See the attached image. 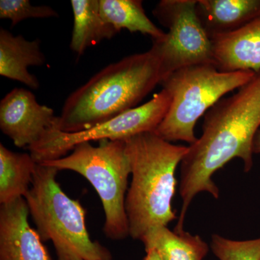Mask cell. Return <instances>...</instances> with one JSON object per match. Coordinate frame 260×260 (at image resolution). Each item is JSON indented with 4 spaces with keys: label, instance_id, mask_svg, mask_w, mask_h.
<instances>
[{
    "label": "cell",
    "instance_id": "13",
    "mask_svg": "<svg viewBox=\"0 0 260 260\" xmlns=\"http://www.w3.org/2000/svg\"><path fill=\"white\" fill-rule=\"evenodd\" d=\"M197 12L210 39L244 26L260 15V0H198Z\"/></svg>",
    "mask_w": 260,
    "mask_h": 260
},
{
    "label": "cell",
    "instance_id": "9",
    "mask_svg": "<svg viewBox=\"0 0 260 260\" xmlns=\"http://www.w3.org/2000/svg\"><path fill=\"white\" fill-rule=\"evenodd\" d=\"M59 116L30 90L15 88L0 102V129L18 148H30L56 127Z\"/></svg>",
    "mask_w": 260,
    "mask_h": 260
},
{
    "label": "cell",
    "instance_id": "14",
    "mask_svg": "<svg viewBox=\"0 0 260 260\" xmlns=\"http://www.w3.org/2000/svg\"><path fill=\"white\" fill-rule=\"evenodd\" d=\"M73 28L70 47L81 56L89 47L112 39L119 31L103 18L99 0H72Z\"/></svg>",
    "mask_w": 260,
    "mask_h": 260
},
{
    "label": "cell",
    "instance_id": "5",
    "mask_svg": "<svg viewBox=\"0 0 260 260\" xmlns=\"http://www.w3.org/2000/svg\"><path fill=\"white\" fill-rule=\"evenodd\" d=\"M252 71L223 73L213 64L186 67L174 72L161 82L170 95V107L155 134L167 141L194 144L198 138L194 127L225 94L239 89L252 79Z\"/></svg>",
    "mask_w": 260,
    "mask_h": 260
},
{
    "label": "cell",
    "instance_id": "15",
    "mask_svg": "<svg viewBox=\"0 0 260 260\" xmlns=\"http://www.w3.org/2000/svg\"><path fill=\"white\" fill-rule=\"evenodd\" d=\"M37 164L30 154L12 151L0 143V204L24 198L31 186Z\"/></svg>",
    "mask_w": 260,
    "mask_h": 260
},
{
    "label": "cell",
    "instance_id": "8",
    "mask_svg": "<svg viewBox=\"0 0 260 260\" xmlns=\"http://www.w3.org/2000/svg\"><path fill=\"white\" fill-rule=\"evenodd\" d=\"M198 0H161L154 16L169 29L153 46L161 60L165 79L174 72L198 64H213L212 44L197 12ZM164 81V80H162Z\"/></svg>",
    "mask_w": 260,
    "mask_h": 260
},
{
    "label": "cell",
    "instance_id": "3",
    "mask_svg": "<svg viewBox=\"0 0 260 260\" xmlns=\"http://www.w3.org/2000/svg\"><path fill=\"white\" fill-rule=\"evenodd\" d=\"M132 181L125 199L129 236L141 240L150 230L177 219L172 209L176 169L188 147L172 144L154 132L124 140Z\"/></svg>",
    "mask_w": 260,
    "mask_h": 260
},
{
    "label": "cell",
    "instance_id": "7",
    "mask_svg": "<svg viewBox=\"0 0 260 260\" xmlns=\"http://www.w3.org/2000/svg\"><path fill=\"white\" fill-rule=\"evenodd\" d=\"M169 92L162 89L149 102L122 113L112 119L79 133H66L54 127L29 151L37 164L56 160L80 143L101 140H124L134 135L154 132L170 107Z\"/></svg>",
    "mask_w": 260,
    "mask_h": 260
},
{
    "label": "cell",
    "instance_id": "20",
    "mask_svg": "<svg viewBox=\"0 0 260 260\" xmlns=\"http://www.w3.org/2000/svg\"><path fill=\"white\" fill-rule=\"evenodd\" d=\"M145 251H146V255L143 260H164L155 249H145Z\"/></svg>",
    "mask_w": 260,
    "mask_h": 260
},
{
    "label": "cell",
    "instance_id": "18",
    "mask_svg": "<svg viewBox=\"0 0 260 260\" xmlns=\"http://www.w3.org/2000/svg\"><path fill=\"white\" fill-rule=\"evenodd\" d=\"M210 246L219 260H260V238L234 241L213 234Z\"/></svg>",
    "mask_w": 260,
    "mask_h": 260
},
{
    "label": "cell",
    "instance_id": "2",
    "mask_svg": "<svg viewBox=\"0 0 260 260\" xmlns=\"http://www.w3.org/2000/svg\"><path fill=\"white\" fill-rule=\"evenodd\" d=\"M165 80L153 47L108 65L65 101L57 129L79 133L134 109Z\"/></svg>",
    "mask_w": 260,
    "mask_h": 260
},
{
    "label": "cell",
    "instance_id": "16",
    "mask_svg": "<svg viewBox=\"0 0 260 260\" xmlns=\"http://www.w3.org/2000/svg\"><path fill=\"white\" fill-rule=\"evenodd\" d=\"M140 241L145 249H155L164 260H203L209 251L200 236L172 232L167 226L154 228Z\"/></svg>",
    "mask_w": 260,
    "mask_h": 260
},
{
    "label": "cell",
    "instance_id": "21",
    "mask_svg": "<svg viewBox=\"0 0 260 260\" xmlns=\"http://www.w3.org/2000/svg\"><path fill=\"white\" fill-rule=\"evenodd\" d=\"M252 151L254 154H260V129L258 130L254 142H253Z\"/></svg>",
    "mask_w": 260,
    "mask_h": 260
},
{
    "label": "cell",
    "instance_id": "6",
    "mask_svg": "<svg viewBox=\"0 0 260 260\" xmlns=\"http://www.w3.org/2000/svg\"><path fill=\"white\" fill-rule=\"evenodd\" d=\"M40 164L59 172L72 171L85 178L102 202L106 237L119 241L129 236L125 199L131 167L124 140H101L98 146L89 142L80 143L69 155Z\"/></svg>",
    "mask_w": 260,
    "mask_h": 260
},
{
    "label": "cell",
    "instance_id": "4",
    "mask_svg": "<svg viewBox=\"0 0 260 260\" xmlns=\"http://www.w3.org/2000/svg\"><path fill=\"white\" fill-rule=\"evenodd\" d=\"M58 172L38 164L24 197L43 242L52 243L57 260H112L107 247L90 239L86 210L62 190L56 179Z\"/></svg>",
    "mask_w": 260,
    "mask_h": 260
},
{
    "label": "cell",
    "instance_id": "12",
    "mask_svg": "<svg viewBox=\"0 0 260 260\" xmlns=\"http://www.w3.org/2000/svg\"><path fill=\"white\" fill-rule=\"evenodd\" d=\"M46 61L39 39L26 40L22 35L14 36L6 29L0 28L1 76L37 90L40 83L35 75L30 73L28 68L42 66Z\"/></svg>",
    "mask_w": 260,
    "mask_h": 260
},
{
    "label": "cell",
    "instance_id": "19",
    "mask_svg": "<svg viewBox=\"0 0 260 260\" xmlns=\"http://www.w3.org/2000/svg\"><path fill=\"white\" fill-rule=\"evenodd\" d=\"M59 16L57 12L47 5L34 6L28 0H1L0 18L11 20V27L28 18H49Z\"/></svg>",
    "mask_w": 260,
    "mask_h": 260
},
{
    "label": "cell",
    "instance_id": "17",
    "mask_svg": "<svg viewBox=\"0 0 260 260\" xmlns=\"http://www.w3.org/2000/svg\"><path fill=\"white\" fill-rule=\"evenodd\" d=\"M103 18L120 32L126 29L161 40L167 32L159 28L147 16L141 0H99Z\"/></svg>",
    "mask_w": 260,
    "mask_h": 260
},
{
    "label": "cell",
    "instance_id": "11",
    "mask_svg": "<svg viewBox=\"0 0 260 260\" xmlns=\"http://www.w3.org/2000/svg\"><path fill=\"white\" fill-rule=\"evenodd\" d=\"M210 40L213 65L219 71H260V15L242 28Z\"/></svg>",
    "mask_w": 260,
    "mask_h": 260
},
{
    "label": "cell",
    "instance_id": "10",
    "mask_svg": "<svg viewBox=\"0 0 260 260\" xmlns=\"http://www.w3.org/2000/svg\"><path fill=\"white\" fill-rule=\"evenodd\" d=\"M29 215L23 198L0 206V260H52Z\"/></svg>",
    "mask_w": 260,
    "mask_h": 260
},
{
    "label": "cell",
    "instance_id": "1",
    "mask_svg": "<svg viewBox=\"0 0 260 260\" xmlns=\"http://www.w3.org/2000/svg\"><path fill=\"white\" fill-rule=\"evenodd\" d=\"M259 127L260 71L205 114L203 135L188 147L181 162L182 206L174 232H184L186 211L198 193L207 191L218 199L219 189L212 177L228 162L241 158L244 172L251 170L254 165L253 142Z\"/></svg>",
    "mask_w": 260,
    "mask_h": 260
}]
</instances>
